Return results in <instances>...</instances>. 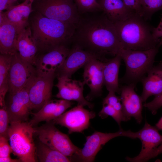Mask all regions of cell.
Returning a JSON list of instances; mask_svg holds the SVG:
<instances>
[{"instance_id": "1", "label": "cell", "mask_w": 162, "mask_h": 162, "mask_svg": "<svg viewBox=\"0 0 162 162\" xmlns=\"http://www.w3.org/2000/svg\"><path fill=\"white\" fill-rule=\"evenodd\" d=\"M71 41L74 45L94 55L100 60L105 55H119L123 49L114 24L104 13L87 17L81 15Z\"/></svg>"}, {"instance_id": "2", "label": "cell", "mask_w": 162, "mask_h": 162, "mask_svg": "<svg viewBox=\"0 0 162 162\" xmlns=\"http://www.w3.org/2000/svg\"><path fill=\"white\" fill-rule=\"evenodd\" d=\"M38 50L46 52L71 41L76 26L46 17L36 12L30 26Z\"/></svg>"}, {"instance_id": "3", "label": "cell", "mask_w": 162, "mask_h": 162, "mask_svg": "<svg viewBox=\"0 0 162 162\" xmlns=\"http://www.w3.org/2000/svg\"><path fill=\"white\" fill-rule=\"evenodd\" d=\"M138 15H131L125 20L114 24L116 32L123 49L145 50L159 47L160 40L156 39L151 28Z\"/></svg>"}, {"instance_id": "4", "label": "cell", "mask_w": 162, "mask_h": 162, "mask_svg": "<svg viewBox=\"0 0 162 162\" xmlns=\"http://www.w3.org/2000/svg\"><path fill=\"white\" fill-rule=\"evenodd\" d=\"M159 47L145 50L123 49L119 55L126 66V72L121 82L136 86L153 66Z\"/></svg>"}, {"instance_id": "5", "label": "cell", "mask_w": 162, "mask_h": 162, "mask_svg": "<svg viewBox=\"0 0 162 162\" xmlns=\"http://www.w3.org/2000/svg\"><path fill=\"white\" fill-rule=\"evenodd\" d=\"M10 124L8 137L13 154L21 162H36V147L33 139L35 128L27 121Z\"/></svg>"}, {"instance_id": "6", "label": "cell", "mask_w": 162, "mask_h": 162, "mask_svg": "<svg viewBox=\"0 0 162 162\" xmlns=\"http://www.w3.org/2000/svg\"><path fill=\"white\" fill-rule=\"evenodd\" d=\"M32 6L46 17L76 27L81 16L74 0H34Z\"/></svg>"}, {"instance_id": "7", "label": "cell", "mask_w": 162, "mask_h": 162, "mask_svg": "<svg viewBox=\"0 0 162 162\" xmlns=\"http://www.w3.org/2000/svg\"><path fill=\"white\" fill-rule=\"evenodd\" d=\"M53 121L46 122L35 128V133L39 141L72 159L81 149L75 146L69 136L58 130Z\"/></svg>"}, {"instance_id": "8", "label": "cell", "mask_w": 162, "mask_h": 162, "mask_svg": "<svg viewBox=\"0 0 162 162\" xmlns=\"http://www.w3.org/2000/svg\"><path fill=\"white\" fill-rule=\"evenodd\" d=\"M124 136L133 139L137 138V132L130 130L125 131L120 128L117 132L113 133H104L95 131L86 137V142L79 153L72 158V161L91 162L94 161L96 156L105 144L112 139Z\"/></svg>"}, {"instance_id": "9", "label": "cell", "mask_w": 162, "mask_h": 162, "mask_svg": "<svg viewBox=\"0 0 162 162\" xmlns=\"http://www.w3.org/2000/svg\"><path fill=\"white\" fill-rule=\"evenodd\" d=\"M37 76L36 69L33 65L22 59L18 52L12 55L8 75L9 93L28 86Z\"/></svg>"}, {"instance_id": "10", "label": "cell", "mask_w": 162, "mask_h": 162, "mask_svg": "<svg viewBox=\"0 0 162 162\" xmlns=\"http://www.w3.org/2000/svg\"><path fill=\"white\" fill-rule=\"evenodd\" d=\"M96 116L95 112L85 109L79 104L64 112L53 121L55 124L64 127L68 129L69 134L82 133L89 127L91 119Z\"/></svg>"}, {"instance_id": "11", "label": "cell", "mask_w": 162, "mask_h": 162, "mask_svg": "<svg viewBox=\"0 0 162 162\" xmlns=\"http://www.w3.org/2000/svg\"><path fill=\"white\" fill-rule=\"evenodd\" d=\"M156 127L146 122L143 127L137 132L138 137L142 142V148L139 154L133 158H126L131 162H146L155 157L158 147L162 144V135Z\"/></svg>"}, {"instance_id": "12", "label": "cell", "mask_w": 162, "mask_h": 162, "mask_svg": "<svg viewBox=\"0 0 162 162\" xmlns=\"http://www.w3.org/2000/svg\"><path fill=\"white\" fill-rule=\"evenodd\" d=\"M31 83L19 91L9 93L5 104L10 123L27 121L32 110L28 94Z\"/></svg>"}, {"instance_id": "13", "label": "cell", "mask_w": 162, "mask_h": 162, "mask_svg": "<svg viewBox=\"0 0 162 162\" xmlns=\"http://www.w3.org/2000/svg\"><path fill=\"white\" fill-rule=\"evenodd\" d=\"M55 73L37 75L31 83L28 94L31 110H39L51 100Z\"/></svg>"}, {"instance_id": "14", "label": "cell", "mask_w": 162, "mask_h": 162, "mask_svg": "<svg viewBox=\"0 0 162 162\" xmlns=\"http://www.w3.org/2000/svg\"><path fill=\"white\" fill-rule=\"evenodd\" d=\"M70 49L65 44L56 46L37 59L35 65L37 75L56 73L62 65Z\"/></svg>"}, {"instance_id": "15", "label": "cell", "mask_w": 162, "mask_h": 162, "mask_svg": "<svg viewBox=\"0 0 162 162\" xmlns=\"http://www.w3.org/2000/svg\"><path fill=\"white\" fill-rule=\"evenodd\" d=\"M58 81L55 86L58 92L56 97L58 98L68 101H74L78 104L89 108L93 107L92 104L84 97L83 94V82L72 80L65 76L57 77Z\"/></svg>"}, {"instance_id": "16", "label": "cell", "mask_w": 162, "mask_h": 162, "mask_svg": "<svg viewBox=\"0 0 162 162\" xmlns=\"http://www.w3.org/2000/svg\"><path fill=\"white\" fill-rule=\"evenodd\" d=\"M104 62L94 58L84 66L83 82L85 85L88 86L90 90V92L86 97L87 100H90L101 94L104 85Z\"/></svg>"}, {"instance_id": "17", "label": "cell", "mask_w": 162, "mask_h": 162, "mask_svg": "<svg viewBox=\"0 0 162 162\" xmlns=\"http://www.w3.org/2000/svg\"><path fill=\"white\" fill-rule=\"evenodd\" d=\"M135 86L126 85L120 88V98L123 115L126 121L134 118L137 122L140 124L142 117V101L134 90Z\"/></svg>"}, {"instance_id": "18", "label": "cell", "mask_w": 162, "mask_h": 162, "mask_svg": "<svg viewBox=\"0 0 162 162\" xmlns=\"http://www.w3.org/2000/svg\"><path fill=\"white\" fill-rule=\"evenodd\" d=\"M94 58L100 59L94 55L74 45L62 66L56 71L58 77L71 78L74 73Z\"/></svg>"}, {"instance_id": "19", "label": "cell", "mask_w": 162, "mask_h": 162, "mask_svg": "<svg viewBox=\"0 0 162 162\" xmlns=\"http://www.w3.org/2000/svg\"><path fill=\"white\" fill-rule=\"evenodd\" d=\"M73 104L71 101L64 99H51L37 112L32 113L33 116L29 123L33 127L42 122L53 121L65 112Z\"/></svg>"}, {"instance_id": "20", "label": "cell", "mask_w": 162, "mask_h": 162, "mask_svg": "<svg viewBox=\"0 0 162 162\" xmlns=\"http://www.w3.org/2000/svg\"><path fill=\"white\" fill-rule=\"evenodd\" d=\"M16 47L17 52L22 59L35 65L38 49L29 24L20 31L18 36Z\"/></svg>"}, {"instance_id": "21", "label": "cell", "mask_w": 162, "mask_h": 162, "mask_svg": "<svg viewBox=\"0 0 162 162\" xmlns=\"http://www.w3.org/2000/svg\"><path fill=\"white\" fill-rule=\"evenodd\" d=\"M21 29L5 19L0 24V52L13 55L17 52L18 36Z\"/></svg>"}, {"instance_id": "22", "label": "cell", "mask_w": 162, "mask_h": 162, "mask_svg": "<svg viewBox=\"0 0 162 162\" xmlns=\"http://www.w3.org/2000/svg\"><path fill=\"white\" fill-rule=\"evenodd\" d=\"M147 74V76H144L141 81L143 85L140 96L142 102L150 96H155L162 92V62L153 65Z\"/></svg>"}, {"instance_id": "23", "label": "cell", "mask_w": 162, "mask_h": 162, "mask_svg": "<svg viewBox=\"0 0 162 162\" xmlns=\"http://www.w3.org/2000/svg\"><path fill=\"white\" fill-rule=\"evenodd\" d=\"M122 58L119 55L104 62L103 70L104 84L109 92L120 93L118 73Z\"/></svg>"}, {"instance_id": "24", "label": "cell", "mask_w": 162, "mask_h": 162, "mask_svg": "<svg viewBox=\"0 0 162 162\" xmlns=\"http://www.w3.org/2000/svg\"><path fill=\"white\" fill-rule=\"evenodd\" d=\"M34 0H25L21 4L3 11L5 19L22 29L28 25L29 17L33 11Z\"/></svg>"}, {"instance_id": "25", "label": "cell", "mask_w": 162, "mask_h": 162, "mask_svg": "<svg viewBox=\"0 0 162 162\" xmlns=\"http://www.w3.org/2000/svg\"><path fill=\"white\" fill-rule=\"evenodd\" d=\"M99 3L104 13L113 23L134 15L128 10L122 0H100Z\"/></svg>"}, {"instance_id": "26", "label": "cell", "mask_w": 162, "mask_h": 162, "mask_svg": "<svg viewBox=\"0 0 162 162\" xmlns=\"http://www.w3.org/2000/svg\"><path fill=\"white\" fill-rule=\"evenodd\" d=\"M37 158L40 162H69L71 159L40 141L36 145Z\"/></svg>"}, {"instance_id": "27", "label": "cell", "mask_w": 162, "mask_h": 162, "mask_svg": "<svg viewBox=\"0 0 162 162\" xmlns=\"http://www.w3.org/2000/svg\"><path fill=\"white\" fill-rule=\"evenodd\" d=\"M12 55L1 54L0 55V107L6 106L5 97L8 90V75Z\"/></svg>"}, {"instance_id": "28", "label": "cell", "mask_w": 162, "mask_h": 162, "mask_svg": "<svg viewBox=\"0 0 162 162\" xmlns=\"http://www.w3.org/2000/svg\"><path fill=\"white\" fill-rule=\"evenodd\" d=\"M140 0L144 19H148L155 12L162 10V0Z\"/></svg>"}, {"instance_id": "29", "label": "cell", "mask_w": 162, "mask_h": 162, "mask_svg": "<svg viewBox=\"0 0 162 162\" xmlns=\"http://www.w3.org/2000/svg\"><path fill=\"white\" fill-rule=\"evenodd\" d=\"M74 1L80 14L102 10L99 3L96 0H75Z\"/></svg>"}, {"instance_id": "30", "label": "cell", "mask_w": 162, "mask_h": 162, "mask_svg": "<svg viewBox=\"0 0 162 162\" xmlns=\"http://www.w3.org/2000/svg\"><path fill=\"white\" fill-rule=\"evenodd\" d=\"M99 116L104 119L110 116L112 117L120 126L122 121H126L124 117L118 112L111 106L106 104H103L102 108L99 113Z\"/></svg>"}, {"instance_id": "31", "label": "cell", "mask_w": 162, "mask_h": 162, "mask_svg": "<svg viewBox=\"0 0 162 162\" xmlns=\"http://www.w3.org/2000/svg\"><path fill=\"white\" fill-rule=\"evenodd\" d=\"M9 123H10V119L6 106L0 107V136L8 139V131Z\"/></svg>"}, {"instance_id": "32", "label": "cell", "mask_w": 162, "mask_h": 162, "mask_svg": "<svg viewBox=\"0 0 162 162\" xmlns=\"http://www.w3.org/2000/svg\"><path fill=\"white\" fill-rule=\"evenodd\" d=\"M103 104H106L111 106L124 117L120 97L117 96L115 92H109L107 96L103 99Z\"/></svg>"}, {"instance_id": "33", "label": "cell", "mask_w": 162, "mask_h": 162, "mask_svg": "<svg viewBox=\"0 0 162 162\" xmlns=\"http://www.w3.org/2000/svg\"><path fill=\"white\" fill-rule=\"evenodd\" d=\"M128 10L133 14L143 17L140 0H122Z\"/></svg>"}, {"instance_id": "34", "label": "cell", "mask_w": 162, "mask_h": 162, "mask_svg": "<svg viewBox=\"0 0 162 162\" xmlns=\"http://www.w3.org/2000/svg\"><path fill=\"white\" fill-rule=\"evenodd\" d=\"M144 106L151 111L153 114H155L157 110L162 106V92L155 96L152 101L145 103Z\"/></svg>"}, {"instance_id": "35", "label": "cell", "mask_w": 162, "mask_h": 162, "mask_svg": "<svg viewBox=\"0 0 162 162\" xmlns=\"http://www.w3.org/2000/svg\"><path fill=\"white\" fill-rule=\"evenodd\" d=\"M9 141L8 138L0 136V158L9 156L13 153L12 148L8 143Z\"/></svg>"}, {"instance_id": "36", "label": "cell", "mask_w": 162, "mask_h": 162, "mask_svg": "<svg viewBox=\"0 0 162 162\" xmlns=\"http://www.w3.org/2000/svg\"><path fill=\"white\" fill-rule=\"evenodd\" d=\"M17 0H0V12L8 10L18 4Z\"/></svg>"}, {"instance_id": "37", "label": "cell", "mask_w": 162, "mask_h": 162, "mask_svg": "<svg viewBox=\"0 0 162 162\" xmlns=\"http://www.w3.org/2000/svg\"><path fill=\"white\" fill-rule=\"evenodd\" d=\"M152 35L156 39H159V38L162 37V17L158 26L153 28Z\"/></svg>"}, {"instance_id": "38", "label": "cell", "mask_w": 162, "mask_h": 162, "mask_svg": "<svg viewBox=\"0 0 162 162\" xmlns=\"http://www.w3.org/2000/svg\"><path fill=\"white\" fill-rule=\"evenodd\" d=\"M0 162H21V160L19 158L18 159H13L10 156L0 158Z\"/></svg>"}, {"instance_id": "39", "label": "cell", "mask_w": 162, "mask_h": 162, "mask_svg": "<svg viewBox=\"0 0 162 162\" xmlns=\"http://www.w3.org/2000/svg\"><path fill=\"white\" fill-rule=\"evenodd\" d=\"M155 127L158 130H162V117L156 124Z\"/></svg>"}, {"instance_id": "40", "label": "cell", "mask_w": 162, "mask_h": 162, "mask_svg": "<svg viewBox=\"0 0 162 162\" xmlns=\"http://www.w3.org/2000/svg\"><path fill=\"white\" fill-rule=\"evenodd\" d=\"M160 43L161 45H162V37L161 38V39L160 40Z\"/></svg>"}, {"instance_id": "41", "label": "cell", "mask_w": 162, "mask_h": 162, "mask_svg": "<svg viewBox=\"0 0 162 162\" xmlns=\"http://www.w3.org/2000/svg\"><path fill=\"white\" fill-rule=\"evenodd\" d=\"M18 0V1H19V0Z\"/></svg>"}, {"instance_id": "42", "label": "cell", "mask_w": 162, "mask_h": 162, "mask_svg": "<svg viewBox=\"0 0 162 162\" xmlns=\"http://www.w3.org/2000/svg\"></svg>"}]
</instances>
